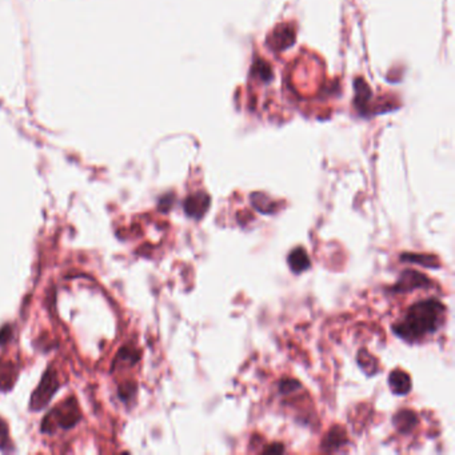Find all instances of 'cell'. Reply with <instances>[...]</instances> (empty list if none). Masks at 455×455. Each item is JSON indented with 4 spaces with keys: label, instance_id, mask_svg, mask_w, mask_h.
Returning a JSON list of instances; mask_svg holds the SVG:
<instances>
[{
    "label": "cell",
    "instance_id": "cell-2",
    "mask_svg": "<svg viewBox=\"0 0 455 455\" xmlns=\"http://www.w3.org/2000/svg\"><path fill=\"white\" fill-rule=\"evenodd\" d=\"M80 419V410L75 398H70L64 401L62 405L49 411L47 417L43 419L42 431L52 433L56 427L71 429L78 424Z\"/></svg>",
    "mask_w": 455,
    "mask_h": 455
},
{
    "label": "cell",
    "instance_id": "cell-5",
    "mask_svg": "<svg viewBox=\"0 0 455 455\" xmlns=\"http://www.w3.org/2000/svg\"><path fill=\"white\" fill-rule=\"evenodd\" d=\"M210 196L206 192H195L186 198L183 208L186 215L192 219H201L210 207Z\"/></svg>",
    "mask_w": 455,
    "mask_h": 455
},
{
    "label": "cell",
    "instance_id": "cell-1",
    "mask_svg": "<svg viewBox=\"0 0 455 455\" xmlns=\"http://www.w3.org/2000/svg\"><path fill=\"white\" fill-rule=\"evenodd\" d=\"M445 315L446 307L440 300L424 299L408 307L405 316L392 325V331L406 342H418L440 329Z\"/></svg>",
    "mask_w": 455,
    "mask_h": 455
},
{
    "label": "cell",
    "instance_id": "cell-13",
    "mask_svg": "<svg viewBox=\"0 0 455 455\" xmlns=\"http://www.w3.org/2000/svg\"><path fill=\"white\" fill-rule=\"evenodd\" d=\"M298 387H300V383L294 379H286V380H282L279 385V389L282 392H295V389H298Z\"/></svg>",
    "mask_w": 455,
    "mask_h": 455
},
{
    "label": "cell",
    "instance_id": "cell-15",
    "mask_svg": "<svg viewBox=\"0 0 455 455\" xmlns=\"http://www.w3.org/2000/svg\"><path fill=\"white\" fill-rule=\"evenodd\" d=\"M173 195H169V198H167V195L166 196H163L162 199H160V203H159V207L163 210V211H169V208L171 207V204H173Z\"/></svg>",
    "mask_w": 455,
    "mask_h": 455
},
{
    "label": "cell",
    "instance_id": "cell-12",
    "mask_svg": "<svg viewBox=\"0 0 455 455\" xmlns=\"http://www.w3.org/2000/svg\"><path fill=\"white\" fill-rule=\"evenodd\" d=\"M8 446V427L3 419H0V450Z\"/></svg>",
    "mask_w": 455,
    "mask_h": 455
},
{
    "label": "cell",
    "instance_id": "cell-10",
    "mask_svg": "<svg viewBox=\"0 0 455 455\" xmlns=\"http://www.w3.org/2000/svg\"><path fill=\"white\" fill-rule=\"evenodd\" d=\"M401 261L417 263V265H421L427 268H440V267L438 258L434 255H430V254H402Z\"/></svg>",
    "mask_w": 455,
    "mask_h": 455
},
{
    "label": "cell",
    "instance_id": "cell-16",
    "mask_svg": "<svg viewBox=\"0 0 455 455\" xmlns=\"http://www.w3.org/2000/svg\"><path fill=\"white\" fill-rule=\"evenodd\" d=\"M263 452H265V453H274V454H281V453L284 452V447H283L281 443H275V445H271V446L266 447Z\"/></svg>",
    "mask_w": 455,
    "mask_h": 455
},
{
    "label": "cell",
    "instance_id": "cell-14",
    "mask_svg": "<svg viewBox=\"0 0 455 455\" xmlns=\"http://www.w3.org/2000/svg\"><path fill=\"white\" fill-rule=\"evenodd\" d=\"M11 334H13V331L10 326H4L3 329L0 330V345H6L10 341Z\"/></svg>",
    "mask_w": 455,
    "mask_h": 455
},
{
    "label": "cell",
    "instance_id": "cell-8",
    "mask_svg": "<svg viewBox=\"0 0 455 455\" xmlns=\"http://www.w3.org/2000/svg\"><path fill=\"white\" fill-rule=\"evenodd\" d=\"M394 426L396 427V430L402 434H408L411 433L417 424H418V417L414 411L411 410H401L398 411L394 418H392Z\"/></svg>",
    "mask_w": 455,
    "mask_h": 455
},
{
    "label": "cell",
    "instance_id": "cell-6",
    "mask_svg": "<svg viewBox=\"0 0 455 455\" xmlns=\"http://www.w3.org/2000/svg\"><path fill=\"white\" fill-rule=\"evenodd\" d=\"M411 378L406 371L396 369L389 376V387L395 395H406L411 390Z\"/></svg>",
    "mask_w": 455,
    "mask_h": 455
},
{
    "label": "cell",
    "instance_id": "cell-4",
    "mask_svg": "<svg viewBox=\"0 0 455 455\" xmlns=\"http://www.w3.org/2000/svg\"><path fill=\"white\" fill-rule=\"evenodd\" d=\"M433 282L418 271H412V270H406L401 274L398 282L395 283V286L392 287L394 293H410L414 291L417 288H424V287H431Z\"/></svg>",
    "mask_w": 455,
    "mask_h": 455
},
{
    "label": "cell",
    "instance_id": "cell-9",
    "mask_svg": "<svg viewBox=\"0 0 455 455\" xmlns=\"http://www.w3.org/2000/svg\"><path fill=\"white\" fill-rule=\"evenodd\" d=\"M347 443L345 430L339 426H335L326 434L325 440L322 442V449L325 452H335L345 446Z\"/></svg>",
    "mask_w": 455,
    "mask_h": 455
},
{
    "label": "cell",
    "instance_id": "cell-3",
    "mask_svg": "<svg viewBox=\"0 0 455 455\" xmlns=\"http://www.w3.org/2000/svg\"><path fill=\"white\" fill-rule=\"evenodd\" d=\"M61 383L56 376V371L52 369L47 370V373L42 378V382L39 383L38 389L33 392L31 396V408L38 411L47 406L48 402L52 399L56 390L59 389Z\"/></svg>",
    "mask_w": 455,
    "mask_h": 455
},
{
    "label": "cell",
    "instance_id": "cell-7",
    "mask_svg": "<svg viewBox=\"0 0 455 455\" xmlns=\"http://www.w3.org/2000/svg\"><path fill=\"white\" fill-rule=\"evenodd\" d=\"M287 263L294 274H302L303 271H306L311 267L310 256L303 247H297V249L291 250V252L288 254V258H287Z\"/></svg>",
    "mask_w": 455,
    "mask_h": 455
},
{
    "label": "cell",
    "instance_id": "cell-11",
    "mask_svg": "<svg viewBox=\"0 0 455 455\" xmlns=\"http://www.w3.org/2000/svg\"><path fill=\"white\" fill-rule=\"evenodd\" d=\"M252 204L254 206V208L262 214H272L274 213V203L272 201L261 194V192H255L252 195Z\"/></svg>",
    "mask_w": 455,
    "mask_h": 455
}]
</instances>
